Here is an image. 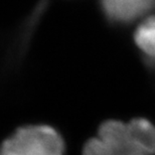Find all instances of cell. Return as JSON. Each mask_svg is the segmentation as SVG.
<instances>
[{
  "label": "cell",
  "instance_id": "1",
  "mask_svg": "<svg viewBox=\"0 0 155 155\" xmlns=\"http://www.w3.org/2000/svg\"><path fill=\"white\" fill-rule=\"evenodd\" d=\"M0 152L7 155H64V143L51 127L30 125L21 127L6 139Z\"/></svg>",
  "mask_w": 155,
  "mask_h": 155
},
{
  "label": "cell",
  "instance_id": "2",
  "mask_svg": "<svg viewBox=\"0 0 155 155\" xmlns=\"http://www.w3.org/2000/svg\"><path fill=\"white\" fill-rule=\"evenodd\" d=\"M101 5L109 19L129 22L152 9L155 0H101Z\"/></svg>",
  "mask_w": 155,
  "mask_h": 155
},
{
  "label": "cell",
  "instance_id": "3",
  "mask_svg": "<svg viewBox=\"0 0 155 155\" xmlns=\"http://www.w3.org/2000/svg\"><path fill=\"white\" fill-rule=\"evenodd\" d=\"M131 140L143 155L155 154V127L145 119H134L127 124Z\"/></svg>",
  "mask_w": 155,
  "mask_h": 155
},
{
  "label": "cell",
  "instance_id": "4",
  "mask_svg": "<svg viewBox=\"0 0 155 155\" xmlns=\"http://www.w3.org/2000/svg\"><path fill=\"white\" fill-rule=\"evenodd\" d=\"M135 41L147 55L155 58V17L148 18L135 32Z\"/></svg>",
  "mask_w": 155,
  "mask_h": 155
},
{
  "label": "cell",
  "instance_id": "5",
  "mask_svg": "<svg viewBox=\"0 0 155 155\" xmlns=\"http://www.w3.org/2000/svg\"><path fill=\"white\" fill-rule=\"evenodd\" d=\"M83 155H112L109 148L99 137L92 138L84 146Z\"/></svg>",
  "mask_w": 155,
  "mask_h": 155
},
{
  "label": "cell",
  "instance_id": "6",
  "mask_svg": "<svg viewBox=\"0 0 155 155\" xmlns=\"http://www.w3.org/2000/svg\"><path fill=\"white\" fill-rule=\"evenodd\" d=\"M0 155H7V154H4V153H1V152H0Z\"/></svg>",
  "mask_w": 155,
  "mask_h": 155
}]
</instances>
